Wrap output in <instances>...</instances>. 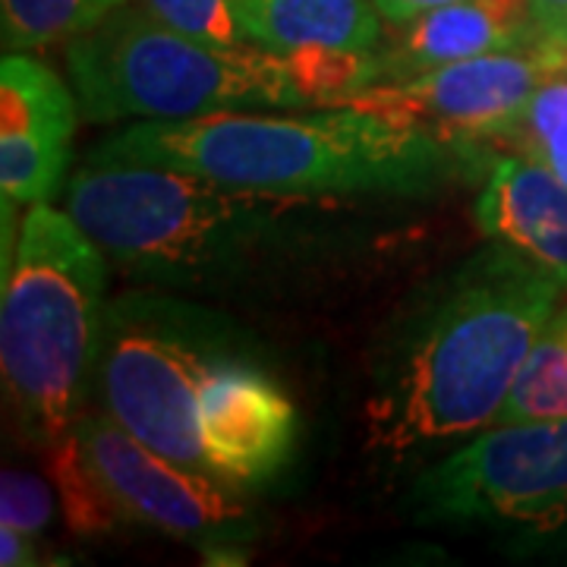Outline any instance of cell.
<instances>
[{
	"label": "cell",
	"mask_w": 567,
	"mask_h": 567,
	"mask_svg": "<svg viewBox=\"0 0 567 567\" xmlns=\"http://www.w3.org/2000/svg\"><path fill=\"white\" fill-rule=\"evenodd\" d=\"M565 284L505 244L439 275L369 363L365 447L391 464L495 425Z\"/></svg>",
	"instance_id": "obj_1"
},
{
	"label": "cell",
	"mask_w": 567,
	"mask_h": 567,
	"mask_svg": "<svg viewBox=\"0 0 567 567\" xmlns=\"http://www.w3.org/2000/svg\"><path fill=\"white\" fill-rule=\"evenodd\" d=\"M476 145L363 104L312 114L218 111L186 121H133L104 136L85 162L148 164L208 181L300 193L413 199L470 177Z\"/></svg>",
	"instance_id": "obj_2"
},
{
	"label": "cell",
	"mask_w": 567,
	"mask_h": 567,
	"mask_svg": "<svg viewBox=\"0 0 567 567\" xmlns=\"http://www.w3.org/2000/svg\"><path fill=\"white\" fill-rule=\"evenodd\" d=\"M324 196L271 193L171 167L85 162L66 212L107 262L162 290H227L316 246Z\"/></svg>",
	"instance_id": "obj_3"
},
{
	"label": "cell",
	"mask_w": 567,
	"mask_h": 567,
	"mask_svg": "<svg viewBox=\"0 0 567 567\" xmlns=\"http://www.w3.org/2000/svg\"><path fill=\"white\" fill-rule=\"evenodd\" d=\"M107 256L70 212L29 205L13 259L3 265L0 372L25 445L63 442L95 385Z\"/></svg>",
	"instance_id": "obj_4"
},
{
	"label": "cell",
	"mask_w": 567,
	"mask_h": 567,
	"mask_svg": "<svg viewBox=\"0 0 567 567\" xmlns=\"http://www.w3.org/2000/svg\"><path fill=\"white\" fill-rule=\"evenodd\" d=\"M85 123L186 121L218 111H309L284 54L230 51L155 20L140 0L66 44Z\"/></svg>",
	"instance_id": "obj_5"
},
{
	"label": "cell",
	"mask_w": 567,
	"mask_h": 567,
	"mask_svg": "<svg viewBox=\"0 0 567 567\" xmlns=\"http://www.w3.org/2000/svg\"><path fill=\"white\" fill-rule=\"evenodd\" d=\"M237 360L265 353L230 312L140 287L107 300L92 394L140 442L212 473L199 442V391L218 365Z\"/></svg>",
	"instance_id": "obj_6"
},
{
	"label": "cell",
	"mask_w": 567,
	"mask_h": 567,
	"mask_svg": "<svg viewBox=\"0 0 567 567\" xmlns=\"http://www.w3.org/2000/svg\"><path fill=\"white\" fill-rule=\"evenodd\" d=\"M401 505L423 527H567V416L495 423L416 473Z\"/></svg>",
	"instance_id": "obj_7"
},
{
	"label": "cell",
	"mask_w": 567,
	"mask_h": 567,
	"mask_svg": "<svg viewBox=\"0 0 567 567\" xmlns=\"http://www.w3.org/2000/svg\"><path fill=\"white\" fill-rule=\"evenodd\" d=\"M73 432L121 520L196 546L215 565L246 561L259 517L240 486L164 457L102 410H85Z\"/></svg>",
	"instance_id": "obj_8"
},
{
	"label": "cell",
	"mask_w": 567,
	"mask_h": 567,
	"mask_svg": "<svg viewBox=\"0 0 567 567\" xmlns=\"http://www.w3.org/2000/svg\"><path fill=\"white\" fill-rule=\"evenodd\" d=\"M555 76L546 39L533 48L492 51L445 63L404 82H379L350 104L375 107L464 145H492L524 117L536 89Z\"/></svg>",
	"instance_id": "obj_9"
},
{
	"label": "cell",
	"mask_w": 567,
	"mask_h": 567,
	"mask_svg": "<svg viewBox=\"0 0 567 567\" xmlns=\"http://www.w3.org/2000/svg\"><path fill=\"white\" fill-rule=\"evenodd\" d=\"M300 413L265 360L218 365L199 391V442L215 476L234 486L268 483L290 464Z\"/></svg>",
	"instance_id": "obj_10"
},
{
	"label": "cell",
	"mask_w": 567,
	"mask_h": 567,
	"mask_svg": "<svg viewBox=\"0 0 567 567\" xmlns=\"http://www.w3.org/2000/svg\"><path fill=\"white\" fill-rule=\"evenodd\" d=\"M73 85L29 54L0 63V199L3 205L51 203L80 123Z\"/></svg>",
	"instance_id": "obj_11"
},
{
	"label": "cell",
	"mask_w": 567,
	"mask_h": 567,
	"mask_svg": "<svg viewBox=\"0 0 567 567\" xmlns=\"http://www.w3.org/2000/svg\"><path fill=\"white\" fill-rule=\"evenodd\" d=\"M543 39L546 29L529 0H451L398 25L394 41L379 48V82L413 80L445 63L533 48Z\"/></svg>",
	"instance_id": "obj_12"
},
{
	"label": "cell",
	"mask_w": 567,
	"mask_h": 567,
	"mask_svg": "<svg viewBox=\"0 0 567 567\" xmlns=\"http://www.w3.org/2000/svg\"><path fill=\"white\" fill-rule=\"evenodd\" d=\"M488 240L546 268L567 290V183L527 155H502L473 208Z\"/></svg>",
	"instance_id": "obj_13"
},
{
	"label": "cell",
	"mask_w": 567,
	"mask_h": 567,
	"mask_svg": "<svg viewBox=\"0 0 567 567\" xmlns=\"http://www.w3.org/2000/svg\"><path fill=\"white\" fill-rule=\"evenodd\" d=\"M246 35L271 54L306 48H382V17L372 0H230Z\"/></svg>",
	"instance_id": "obj_14"
},
{
	"label": "cell",
	"mask_w": 567,
	"mask_h": 567,
	"mask_svg": "<svg viewBox=\"0 0 567 567\" xmlns=\"http://www.w3.org/2000/svg\"><path fill=\"white\" fill-rule=\"evenodd\" d=\"M130 0H0V44L7 54H25L95 29Z\"/></svg>",
	"instance_id": "obj_15"
},
{
	"label": "cell",
	"mask_w": 567,
	"mask_h": 567,
	"mask_svg": "<svg viewBox=\"0 0 567 567\" xmlns=\"http://www.w3.org/2000/svg\"><path fill=\"white\" fill-rule=\"evenodd\" d=\"M567 416V300L548 316L495 423Z\"/></svg>",
	"instance_id": "obj_16"
},
{
	"label": "cell",
	"mask_w": 567,
	"mask_h": 567,
	"mask_svg": "<svg viewBox=\"0 0 567 567\" xmlns=\"http://www.w3.org/2000/svg\"><path fill=\"white\" fill-rule=\"evenodd\" d=\"M309 107H344L369 85L382 80V58L375 51L306 48L284 54Z\"/></svg>",
	"instance_id": "obj_17"
},
{
	"label": "cell",
	"mask_w": 567,
	"mask_h": 567,
	"mask_svg": "<svg viewBox=\"0 0 567 567\" xmlns=\"http://www.w3.org/2000/svg\"><path fill=\"white\" fill-rule=\"evenodd\" d=\"M44 457H48V473L58 486L63 517H66L70 529L80 536L111 533L114 524L121 520V514L85 461L80 442H76V432H70L63 442L48 447Z\"/></svg>",
	"instance_id": "obj_18"
},
{
	"label": "cell",
	"mask_w": 567,
	"mask_h": 567,
	"mask_svg": "<svg viewBox=\"0 0 567 567\" xmlns=\"http://www.w3.org/2000/svg\"><path fill=\"white\" fill-rule=\"evenodd\" d=\"M502 142L520 148V155L533 162L546 164L567 183V76L543 82L524 117L507 130Z\"/></svg>",
	"instance_id": "obj_19"
},
{
	"label": "cell",
	"mask_w": 567,
	"mask_h": 567,
	"mask_svg": "<svg viewBox=\"0 0 567 567\" xmlns=\"http://www.w3.org/2000/svg\"><path fill=\"white\" fill-rule=\"evenodd\" d=\"M140 3L155 20H162L164 25L177 29L189 39H199L215 48H230V51L259 48L246 35L244 22L237 20L230 0H140Z\"/></svg>",
	"instance_id": "obj_20"
},
{
	"label": "cell",
	"mask_w": 567,
	"mask_h": 567,
	"mask_svg": "<svg viewBox=\"0 0 567 567\" xmlns=\"http://www.w3.org/2000/svg\"><path fill=\"white\" fill-rule=\"evenodd\" d=\"M54 520V495L48 483L25 470H3L0 480V527L41 536Z\"/></svg>",
	"instance_id": "obj_21"
},
{
	"label": "cell",
	"mask_w": 567,
	"mask_h": 567,
	"mask_svg": "<svg viewBox=\"0 0 567 567\" xmlns=\"http://www.w3.org/2000/svg\"><path fill=\"white\" fill-rule=\"evenodd\" d=\"M54 558H44V548L39 546V536L22 533L13 527H0V565L3 567H35L48 565ZM58 565V561H54Z\"/></svg>",
	"instance_id": "obj_22"
},
{
	"label": "cell",
	"mask_w": 567,
	"mask_h": 567,
	"mask_svg": "<svg viewBox=\"0 0 567 567\" xmlns=\"http://www.w3.org/2000/svg\"><path fill=\"white\" fill-rule=\"evenodd\" d=\"M379 17L391 25H401V22H410L413 17H420L425 10H435L442 3H451V0H372Z\"/></svg>",
	"instance_id": "obj_23"
},
{
	"label": "cell",
	"mask_w": 567,
	"mask_h": 567,
	"mask_svg": "<svg viewBox=\"0 0 567 567\" xmlns=\"http://www.w3.org/2000/svg\"><path fill=\"white\" fill-rule=\"evenodd\" d=\"M536 17L543 22L546 35H565L567 32V0H529Z\"/></svg>",
	"instance_id": "obj_24"
},
{
	"label": "cell",
	"mask_w": 567,
	"mask_h": 567,
	"mask_svg": "<svg viewBox=\"0 0 567 567\" xmlns=\"http://www.w3.org/2000/svg\"><path fill=\"white\" fill-rule=\"evenodd\" d=\"M546 51L555 66V76H567V32L565 35H546Z\"/></svg>",
	"instance_id": "obj_25"
}]
</instances>
